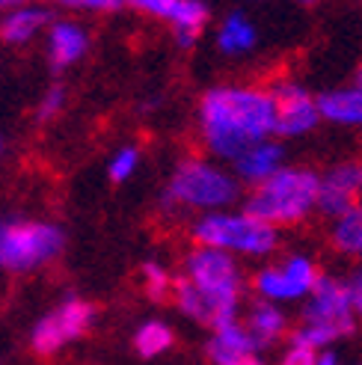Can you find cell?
<instances>
[{
	"label": "cell",
	"mask_w": 362,
	"mask_h": 365,
	"mask_svg": "<svg viewBox=\"0 0 362 365\" xmlns=\"http://www.w3.org/2000/svg\"><path fill=\"white\" fill-rule=\"evenodd\" d=\"M196 131L208 158L232 163L256 143L276 137L274 93L262 83H217L199 98Z\"/></svg>",
	"instance_id": "obj_1"
},
{
	"label": "cell",
	"mask_w": 362,
	"mask_h": 365,
	"mask_svg": "<svg viewBox=\"0 0 362 365\" xmlns=\"http://www.w3.org/2000/svg\"><path fill=\"white\" fill-rule=\"evenodd\" d=\"M244 291L247 273L241 259L193 244L181 259V277L175 279L172 300L185 318L217 330L229 321H238Z\"/></svg>",
	"instance_id": "obj_2"
},
{
	"label": "cell",
	"mask_w": 362,
	"mask_h": 365,
	"mask_svg": "<svg viewBox=\"0 0 362 365\" xmlns=\"http://www.w3.org/2000/svg\"><path fill=\"white\" fill-rule=\"evenodd\" d=\"M241 181L223 160L190 155L175 163L164 187V208L172 214H214L234 208L241 199Z\"/></svg>",
	"instance_id": "obj_3"
},
{
	"label": "cell",
	"mask_w": 362,
	"mask_h": 365,
	"mask_svg": "<svg viewBox=\"0 0 362 365\" xmlns=\"http://www.w3.org/2000/svg\"><path fill=\"white\" fill-rule=\"evenodd\" d=\"M318 202L321 173L303 163H285L276 175L262 181L259 187H249L244 208L282 232L303 226L312 214H318Z\"/></svg>",
	"instance_id": "obj_4"
},
{
	"label": "cell",
	"mask_w": 362,
	"mask_h": 365,
	"mask_svg": "<svg viewBox=\"0 0 362 365\" xmlns=\"http://www.w3.org/2000/svg\"><path fill=\"white\" fill-rule=\"evenodd\" d=\"M356 327H359V315H356L351 279L336 277V273H324L318 288L300 306V321L291 336L309 341L312 348L324 354L333 351V344H338L341 339L353 336Z\"/></svg>",
	"instance_id": "obj_5"
},
{
	"label": "cell",
	"mask_w": 362,
	"mask_h": 365,
	"mask_svg": "<svg viewBox=\"0 0 362 365\" xmlns=\"http://www.w3.org/2000/svg\"><path fill=\"white\" fill-rule=\"evenodd\" d=\"M190 241L199 247L223 250L234 259L267 262L279 250V229L259 220L247 208H226L196 217L190 223Z\"/></svg>",
	"instance_id": "obj_6"
},
{
	"label": "cell",
	"mask_w": 362,
	"mask_h": 365,
	"mask_svg": "<svg viewBox=\"0 0 362 365\" xmlns=\"http://www.w3.org/2000/svg\"><path fill=\"white\" fill-rule=\"evenodd\" d=\"M66 247V232L51 220H6L0 217V270L36 273Z\"/></svg>",
	"instance_id": "obj_7"
},
{
	"label": "cell",
	"mask_w": 362,
	"mask_h": 365,
	"mask_svg": "<svg viewBox=\"0 0 362 365\" xmlns=\"http://www.w3.org/2000/svg\"><path fill=\"white\" fill-rule=\"evenodd\" d=\"M324 277L321 264L309 252H285L282 259L264 262L256 273L249 277V288L256 300H267L276 306H294L306 303V297L318 288Z\"/></svg>",
	"instance_id": "obj_8"
},
{
	"label": "cell",
	"mask_w": 362,
	"mask_h": 365,
	"mask_svg": "<svg viewBox=\"0 0 362 365\" xmlns=\"http://www.w3.org/2000/svg\"><path fill=\"white\" fill-rule=\"evenodd\" d=\"M95 324V306L81 297H66L45 312L30 330V348L39 356H53L68 344L81 341Z\"/></svg>",
	"instance_id": "obj_9"
},
{
	"label": "cell",
	"mask_w": 362,
	"mask_h": 365,
	"mask_svg": "<svg viewBox=\"0 0 362 365\" xmlns=\"http://www.w3.org/2000/svg\"><path fill=\"white\" fill-rule=\"evenodd\" d=\"M270 93H274V104H276V137L279 140L309 137L324 122L318 96L309 93V86H303L300 81L279 78L270 86Z\"/></svg>",
	"instance_id": "obj_10"
},
{
	"label": "cell",
	"mask_w": 362,
	"mask_h": 365,
	"mask_svg": "<svg viewBox=\"0 0 362 365\" xmlns=\"http://www.w3.org/2000/svg\"><path fill=\"white\" fill-rule=\"evenodd\" d=\"M128 6L155 21H167L178 48H193L211 18L205 0H128Z\"/></svg>",
	"instance_id": "obj_11"
},
{
	"label": "cell",
	"mask_w": 362,
	"mask_h": 365,
	"mask_svg": "<svg viewBox=\"0 0 362 365\" xmlns=\"http://www.w3.org/2000/svg\"><path fill=\"white\" fill-rule=\"evenodd\" d=\"M362 202V160H338L321 173L318 214L327 220L348 214Z\"/></svg>",
	"instance_id": "obj_12"
},
{
	"label": "cell",
	"mask_w": 362,
	"mask_h": 365,
	"mask_svg": "<svg viewBox=\"0 0 362 365\" xmlns=\"http://www.w3.org/2000/svg\"><path fill=\"white\" fill-rule=\"evenodd\" d=\"M205 354L211 365H267L264 348L252 339V333L247 330V324L241 318L211 330Z\"/></svg>",
	"instance_id": "obj_13"
},
{
	"label": "cell",
	"mask_w": 362,
	"mask_h": 365,
	"mask_svg": "<svg viewBox=\"0 0 362 365\" xmlns=\"http://www.w3.org/2000/svg\"><path fill=\"white\" fill-rule=\"evenodd\" d=\"M89 53V33L81 21H71V18H63V21H53L45 33V57L48 66L53 71H66L71 66H78Z\"/></svg>",
	"instance_id": "obj_14"
},
{
	"label": "cell",
	"mask_w": 362,
	"mask_h": 365,
	"mask_svg": "<svg viewBox=\"0 0 362 365\" xmlns=\"http://www.w3.org/2000/svg\"><path fill=\"white\" fill-rule=\"evenodd\" d=\"M282 167H285V149H282L279 137L256 143L241 158L232 160V173L238 175L241 185H249V187H259L262 181H267L270 175H276Z\"/></svg>",
	"instance_id": "obj_15"
},
{
	"label": "cell",
	"mask_w": 362,
	"mask_h": 365,
	"mask_svg": "<svg viewBox=\"0 0 362 365\" xmlns=\"http://www.w3.org/2000/svg\"><path fill=\"white\" fill-rule=\"evenodd\" d=\"M244 324L262 348H274V344H279V341H288L294 333L288 309L276 306V303H267V300L252 303L247 309V315H244Z\"/></svg>",
	"instance_id": "obj_16"
},
{
	"label": "cell",
	"mask_w": 362,
	"mask_h": 365,
	"mask_svg": "<svg viewBox=\"0 0 362 365\" xmlns=\"http://www.w3.org/2000/svg\"><path fill=\"white\" fill-rule=\"evenodd\" d=\"M318 104H321V119L327 125L362 131V83L353 81L348 86H333L318 96Z\"/></svg>",
	"instance_id": "obj_17"
},
{
	"label": "cell",
	"mask_w": 362,
	"mask_h": 365,
	"mask_svg": "<svg viewBox=\"0 0 362 365\" xmlns=\"http://www.w3.org/2000/svg\"><path fill=\"white\" fill-rule=\"evenodd\" d=\"M51 24L53 21L45 6H36V4L18 6L12 12H4V18H0V42L9 48H24L39 39L42 33H48Z\"/></svg>",
	"instance_id": "obj_18"
},
{
	"label": "cell",
	"mask_w": 362,
	"mask_h": 365,
	"mask_svg": "<svg viewBox=\"0 0 362 365\" xmlns=\"http://www.w3.org/2000/svg\"><path fill=\"white\" fill-rule=\"evenodd\" d=\"M214 42H217V51H220L223 57L238 60V57H247V53L256 51L259 27L247 12L232 9V12L223 15V21L217 24V39Z\"/></svg>",
	"instance_id": "obj_19"
},
{
	"label": "cell",
	"mask_w": 362,
	"mask_h": 365,
	"mask_svg": "<svg viewBox=\"0 0 362 365\" xmlns=\"http://www.w3.org/2000/svg\"><path fill=\"white\" fill-rule=\"evenodd\" d=\"M330 247L345 259L362 264V202L330 220Z\"/></svg>",
	"instance_id": "obj_20"
},
{
	"label": "cell",
	"mask_w": 362,
	"mask_h": 365,
	"mask_svg": "<svg viewBox=\"0 0 362 365\" xmlns=\"http://www.w3.org/2000/svg\"><path fill=\"white\" fill-rule=\"evenodd\" d=\"M175 341V333L167 321H143L137 330H134V351L143 356V359H155L160 354H167Z\"/></svg>",
	"instance_id": "obj_21"
},
{
	"label": "cell",
	"mask_w": 362,
	"mask_h": 365,
	"mask_svg": "<svg viewBox=\"0 0 362 365\" xmlns=\"http://www.w3.org/2000/svg\"><path fill=\"white\" fill-rule=\"evenodd\" d=\"M140 282H143V291H146V297L155 300V303H164L167 297H172V291H175V279H172V273L149 259V262H143L140 264Z\"/></svg>",
	"instance_id": "obj_22"
},
{
	"label": "cell",
	"mask_w": 362,
	"mask_h": 365,
	"mask_svg": "<svg viewBox=\"0 0 362 365\" xmlns=\"http://www.w3.org/2000/svg\"><path fill=\"white\" fill-rule=\"evenodd\" d=\"M140 167V149L137 145H119V149L113 152L110 163H107V175H110V181H116V185H122V181L134 178Z\"/></svg>",
	"instance_id": "obj_23"
},
{
	"label": "cell",
	"mask_w": 362,
	"mask_h": 365,
	"mask_svg": "<svg viewBox=\"0 0 362 365\" xmlns=\"http://www.w3.org/2000/svg\"><path fill=\"white\" fill-rule=\"evenodd\" d=\"M66 101H68V93H66V86H63V83L48 86L45 93H42V98H39V104H36V122H39V125L53 122V119L63 113Z\"/></svg>",
	"instance_id": "obj_24"
},
{
	"label": "cell",
	"mask_w": 362,
	"mask_h": 365,
	"mask_svg": "<svg viewBox=\"0 0 362 365\" xmlns=\"http://www.w3.org/2000/svg\"><path fill=\"white\" fill-rule=\"evenodd\" d=\"M318 359H321V351L297 336L288 339L279 354V365H318Z\"/></svg>",
	"instance_id": "obj_25"
},
{
	"label": "cell",
	"mask_w": 362,
	"mask_h": 365,
	"mask_svg": "<svg viewBox=\"0 0 362 365\" xmlns=\"http://www.w3.org/2000/svg\"><path fill=\"white\" fill-rule=\"evenodd\" d=\"M53 6H63L71 12H93V15H107V12H119L128 0H48Z\"/></svg>",
	"instance_id": "obj_26"
},
{
	"label": "cell",
	"mask_w": 362,
	"mask_h": 365,
	"mask_svg": "<svg viewBox=\"0 0 362 365\" xmlns=\"http://www.w3.org/2000/svg\"><path fill=\"white\" fill-rule=\"evenodd\" d=\"M351 288H353V300H356V315H359V324H362V264L353 270Z\"/></svg>",
	"instance_id": "obj_27"
},
{
	"label": "cell",
	"mask_w": 362,
	"mask_h": 365,
	"mask_svg": "<svg viewBox=\"0 0 362 365\" xmlns=\"http://www.w3.org/2000/svg\"><path fill=\"white\" fill-rule=\"evenodd\" d=\"M318 365H362V362H348L345 356H338L336 351H324L321 359H318Z\"/></svg>",
	"instance_id": "obj_28"
},
{
	"label": "cell",
	"mask_w": 362,
	"mask_h": 365,
	"mask_svg": "<svg viewBox=\"0 0 362 365\" xmlns=\"http://www.w3.org/2000/svg\"><path fill=\"white\" fill-rule=\"evenodd\" d=\"M27 4H33V0H0V12H12V9L27 6Z\"/></svg>",
	"instance_id": "obj_29"
},
{
	"label": "cell",
	"mask_w": 362,
	"mask_h": 365,
	"mask_svg": "<svg viewBox=\"0 0 362 365\" xmlns=\"http://www.w3.org/2000/svg\"><path fill=\"white\" fill-rule=\"evenodd\" d=\"M297 4H303V6H315V4H321V0H297Z\"/></svg>",
	"instance_id": "obj_30"
},
{
	"label": "cell",
	"mask_w": 362,
	"mask_h": 365,
	"mask_svg": "<svg viewBox=\"0 0 362 365\" xmlns=\"http://www.w3.org/2000/svg\"><path fill=\"white\" fill-rule=\"evenodd\" d=\"M356 83H362V66L356 68Z\"/></svg>",
	"instance_id": "obj_31"
},
{
	"label": "cell",
	"mask_w": 362,
	"mask_h": 365,
	"mask_svg": "<svg viewBox=\"0 0 362 365\" xmlns=\"http://www.w3.org/2000/svg\"><path fill=\"white\" fill-rule=\"evenodd\" d=\"M0 158H4V137H0Z\"/></svg>",
	"instance_id": "obj_32"
}]
</instances>
